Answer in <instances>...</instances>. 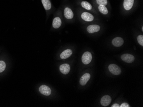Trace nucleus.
I'll use <instances>...</instances> for the list:
<instances>
[{"mask_svg": "<svg viewBox=\"0 0 143 107\" xmlns=\"http://www.w3.org/2000/svg\"><path fill=\"white\" fill-rule=\"evenodd\" d=\"M100 29V27L98 25H91L88 26L87 28V31L88 33H96L99 31Z\"/></svg>", "mask_w": 143, "mask_h": 107, "instance_id": "obj_9", "label": "nucleus"}, {"mask_svg": "<svg viewBox=\"0 0 143 107\" xmlns=\"http://www.w3.org/2000/svg\"><path fill=\"white\" fill-rule=\"evenodd\" d=\"M108 69L110 72L115 75H119L121 73V70L120 67L115 64H111L109 65Z\"/></svg>", "mask_w": 143, "mask_h": 107, "instance_id": "obj_2", "label": "nucleus"}, {"mask_svg": "<svg viewBox=\"0 0 143 107\" xmlns=\"http://www.w3.org/2000/svg\"><path fill=\"white\" fill-rule=\"evenodd\" d=\"M90 78V75L89 73H85L83 75L80 79V84L81 85L84 86L87 84V82Z\"/></svg>", "mask_w": 143, "mask_h": 107, "instance_id": "obj_7", "label": "nucleus"}, {"mask_svg": "<svg viewBox=\"0 0 143 107\" xmlns=\"http://www.w3.org/2000/svg\"><path fill=\"white\" fill-rule=\"evenodd\" d=\"M6 68V64L4 61H0V73L3 72Z\"/></svg>", "mask_w": 143, "mask_h": 107, "instance_id": "obj_18", "label": "nucleus"}, {"mask_svg": "<svg viewBox=\"0 0 143 107\" xmlns=\"http://www.w3.org/2000/svg\"><path fill=\"white\" fill-rule=\"evenodd\" d=\"M111 102V98L109 96L106 95L103 96L101 99L100 103L101 105L103 106H107L110 105Z\"/></svg>", "mask_w": 143, "mask_h": 107, "instance_id": "obj_5", "label": "nucleus"}, {"mask_svg": "<svg viewBox=\"0 0 143 107\" xmlns=\"http://www.w3.org/2000/svg\"><path fill=\"white\" fill-rule=\"evenodd\" d=\"M82 7L84 8L85 9L90 10L92 9L91 5L89 3L86 1H83L82 3Z\"/></svg>", "mask_w": 143, "mask_h": 107, "instance_id": "obj_17", "label": "nucleus"}, {"mask_svg": "<svg viewBox=\"0 0 143 107\" xmlns=\"http://www.w3.org/2000/svg\"><path fill=\"white\" fill-rule=\"evenodd\" d=\"M120 105L118 104H114L112 105L111 107H120Z\"/></svg>", "mask_w": 143, "mask_h": 107, "instance_id": "obj_22", "label": "nucleus"}, {"mask_svg": "<svg viewBox=\"0 0 143 107\" xmlns=\"http://www.w3.org/2000/svg\"><path fill=\"white\" fill-rule=\"evenodd\" d=\"M130 107L129 105L127 103H123L120 105V107Z\"/></svg>", "mask_w": 143, "mask_h": 107, "instance_id": "obj_21", "label": "nucleus"}, {"mask_svg": "<svg viewBox=\"0 0 143 107\" xmlns=\"http://www.w3.org/2000/svg\"><path fill=\"white\" fill-rule=\"evenodd\" d=\"M60 70L63 74H67L70 70V66L68 64H64L60 66Z\"/></svg>", "mask_w": 143, "mask_h": 107, "instance_id": "obj_6", "label": "nucleus"}, {"mask_svg": "<svg viewBox=\"0 0 143 107\" xmlns=\"http://www.w3.org/2000/svg\"><path fill=\"white\" fill-rule=\"evenodd\" d=\"M82 18L85 21H91L94 20V17L90 13L84 12L82 14Z\"/></svg>", "mask_w": 143, "mask_h": 107, "instance_id": "obj_8", "label": "nucleus"}, {"mask_svg": "<svg viewBox=\"0 0 143 107\" xmlns=\"http://www.w3.org/2000/svg\"><path fill=\"white\" fill-rule=\"evenodd\" d=\"M134 0H124L123 2V7L125 9L129 10L131 9L134 4Z\"/></svg>", "mask_w": 143, "mask_h": 107, "instance_id": "obj_11", "label": "nucleus"}, {"mask_svg": "<svg viewBox=\"0 0 143 107\" xmlns=\"http://www.w3.org/2000/svg\"><path fill=\"white\" fill-rule=\"evenodd\" d=\"M98 9H99V11L103 14L106 15V14H108V9L105 7V6H104L102 5H100L98 7Z\"/></svg>", "mask_w": 143, "mask_h": 107, "instance_id": "obj_16", "label": "nucleus"}, {"mask_svg": "<svg viewBox=\"0 0 143 107\" xmlns=\"http://www.w3.org/2000/svg\"><path fill=\"white\" fill-rule=\"evenodd\" d=\"M142 30L143 31V27H142Z\"/></svg>", "mask_w": 143, "mask_h": 107, "instance_id": "obj_23", "label": "nucleus"}, {"mask_svg": "<svg viewBox=\"0 0 143 107\" xmlns=\"http://www.w3.org/2000/svg\"><path fill=\"white\" fill-rule=\"evenodd\" d=\"M112 43L113 45L115 47H120L123 44L124 41L122 38H115L113 40Z\"/></svg>", "mask_w": 143, "mask_h": 107, "instance_id": "obj_10", "label": "nucleus"}, {"mask_svg": "<svg viewBox=\"0 0 143 107\" xmlns=\"http://www.w3.org/2000/svg\"><path fill=\"white\" fill-rule=\"evenodd\" d=\"M42 4L45 10H49L52 7V4L49 0H42Z\"/></svg>", "mask_w": 143, "mask_h": 107, "instance_id": "obj_15", "label": "nucleus"}, {"mask_svg": "<svg viewBox=\"0 0 143 107\" xmlns=\"http://www.w3.org/2000/svg\"><path fill=\"white\" fill-rule=\"evenodd\" d=\"M73 54V51L70 49H67L63 51L60 55L61 58L62 59H66L69 57Z\"/></svg>", "mask_w": 143, "mask_h": 107, "instance_id": "obj_12", "label": "nucleus"}, {"mask_svg": "<svg viewBox=\"0 0 143 107\" xmlns=\"http://www.w3.org/2000/svg\"><path fill=\"white\" fill-rule=\"evenodd\" d=\"M82 61L85 65H88L92 59V55L89 52H86L82 56Z\"/></svg>", "mask_w": 143, "mask_h": 107, "instance_id": "obj_1", "label": "nucleus"}, {"mask_svg": "<svg viewBox=\"0 0 143 107\" xmlns=\"http://www.w3.org/2000/svg\"><path fill=\"white\" fill-rule=\"evenodd\" d=\"M64 16L65 18L68 19H73L74 14L72 10L68 7L64 9Z\"/></svg>", "mask_w": 143, "mask_h": 107, "instance_id": "obj_13", "label": "nucleus"}, {"mask_svg": "<svg viewBox=\"0 0 143 107\" xmlns=\"http://www.w3.org/2000/svg\"><path fill=\"white\" fill-rule=\"evenodd\" d=\"M96 2L99 5H102L104 6H106L108 4L107 0H96Z\"/></svg>", "mask_w": 143, "mask_h": 107, "instance_id": "obj_19", "label": "nucleus"}, {"mask_svg": "<svg viewBox=\"0 0 143 107\" xmlns=\"http://www.w3.org/2000/svg\"><path fill=\"white\" fill-rule=\"evenodd\" d=\"M39 91L40 93L45 96H49L52 93V91L49 87L45 85H42L39 88Z\"/></svg>", "mask_w": 143, "mask_h": 107, "instance_id": "obj_3", "label": "nucleus"}, {"mask_svg": "<svg viewBox=\"0 0 143 107\" xmlns=\"http://www.w3.org/2000/svg\"><path fill=\"white\" fill-rule=\"evenodd\" d=\"M137 40L139 44L143 46V35H139L137 37Z\"/></svg>", "mask_w": 143, "mask_h": 107, "instance_id": "obj_20", "label": "nucleus"}, {"mask_svg": "<svg viewBox=\"0 0 143 107\" xmlns=\"http://www.w3.org/2000/svg\"><path fill=\"white\" fill-rule=\"evenodd\" d=\"M121 58L122 60L127 63H132L135 60L134 56L130 54H124L121 56Z\"/></svg>", "mask_w": 143, "mask_h": 107, "instance_id": "obj_4", "label": "nucleus"}, {"mask_svg": "<svg viewBox=\"0 0 143 107\" xmlns=\"http://www.w3.org/2000/svg\"><path fill=\"white\" fill-rule=\"evenodd\" d=\"M61 23L62 22L61 19L59 17H56L53 20L52 25L54 28L57 29L61 27Z\"/></svg>", "mask_w": 143, "mask_h": 107, "instance_id": "obj_14", "label": "nucleus"}]
</instances>
